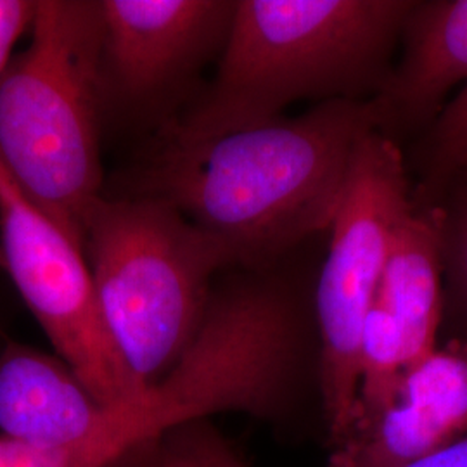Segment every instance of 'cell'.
Instances as JSON below:
<instances>
[{"label": "cell", "mask_w": 467, "mask_h": 467, "mask_svg": "<svg viewBox=\"0 0 467 467\" xmlns=\"http://www.w3.org/2000/svg\"><path fill=\"white\" fill-rule=\"evenodd\" d=\"M379 127L372 99L324 100L303 117L225 134L165 127L129 196L165 201L223 239L237 264H264L331 229L355 152Z\"/></svg>", "instance_id": "cell-1"}, {"label": "cell", "mask_w": 467, "mask_h": 467, "mask_svg": "<svg viewBox=\"0 0 467 467\" xmlns=\"http://www.w3.org/2000/svg\"><path fill=\"white\" fill-rule=\"evenodd\" d=\"M414 2L239 0L217 77L168 129L225 134L277 119L295 100L381 90Z\"/></svg>", "instance_id": "cell-2"}, {"label": "cell", "mask_w": 467, "mask_h": 467, "mask_svg": "<svg viewBox=\"0 0 467 467\" xmlns=\"http://www.w3.org/2000/svg\"><path fill=\"white\" fill-rule=\"evenodd\" d=\"M100 50V2L40 0L28 47L0 77V163L84 253L102 200Z\"/></svg>", "instance_id": "cell-3"}, {"label": "cell", "mask_w": 467, "mask_h": 467, "mask_svg": "<svg viewBox=\"0 0 467 467\" xmlns=\"http://www.w3.org/2000/svg\"><path fill=\"white\" fill-rule=\"evenodd\" d=\"M85 258L118 350L148 389L189 350L215 274L237 262L223 239L146 196H102L87 225Z\"/></svg>", "instance_id": "cell-4"}, {"label": "cell", "mask_w": 467, "mask_h": 467, "mask_svg": "<svg viewBox=\"0 0 467 467\" xmlns=\"http://www.w3.org/2000/svg\"><path fill=\"white\" fill-rule=\"evenodd\" d=\"M300 355V316L279 285L218 287L189 350L150 388L144 426L163 434L220 412L277 420L291 410Z\"/></svg>", "instance_id": "cell-5"}, {"label": "cell", "mask_w": 467, "mask_h": 467, "mask_svg": "<svg viewBox=\"0 0 467 467\" xmlns=\"http://www.w3.org/2000/svg\"><path fill=\"white\" fill-rule=\"evenodd\" d=\"M412 210L400 150L383 132L368 134L355 152L317 285L320 400L331 451L353 433L364 326L393 237Z\"/></svg>", "instance_id": "cell-6"}, {"label": "cell", "mask_w": 467, "mask_h": 467, "mask_svg": "<svg viewBox=\"0 0 467 467\" xmlns=\"http://www.w3.org/2000/svg\"><path fill=\"white\" fill-rule=\"evenodd\" d=\"M0 248L56 355L108 409L142 410L150 389L118 350L84 251L19 191L2 163Z\"/></svg>", "instance_id": "cell-7"}, {"label": "cell", "mask_w": 467, "mask_h": 467, "mask_svg": "<svg viewBox=\"0 0 467 467\" xmlns=\"http://www.w3.org/2000/svg\"><path fill=\"white\" fill-rule=\"evenodd\" d=\"M237 2L100 0L104 98L148 106L223 49Z\"/></svg>", "instance_id": "cell-8"}, {"label": "cell", "mask_w": 467, "mask_h": 467, "mask_svg": "<svg viewBox=\"0 0 467 467\" xmlns=\"http://www.w3.org/2000/svg\"><path fill=\"white\" fill-rule=\"evenodd\" d=\"M467 434V343L407 368L391 403L329 455L327 467H401Z\"/></svg>", "instance_id": "cell-9"}, {"label": "cell", "mask_w": 467, "mask_h": 467, "mask_svg": "<svg viewBox=\"0 0 467 467\" xmlns=\"http://www.w3.org/2000/svg\"><path fill=\"white\" fill-rule=\"evenodd\" d=\"M118 430L150 438L135 410L102 405L57 355L7 339L0 351V436L67 449Z\"/></svg>", "instance_id": "cell-10"}, {"label": "cell", "mask_w": 467, "mask_h": 467, "mask_svg": "<svg viewBox=\"0 0 467 467\" xmlns=\"http://www.w3.org/2000/svg\"><path fill=\"white\" fill-rule=\"evenodd\" d=\"M405 50L372 100L379 130L434 117L455 85L467 84V0L414 2L405 19Z\"/></svg>", "instance_id": "cell-11"}, {"label": "cell", "mask_w": 467, "mask_h": 467, "mask_svg": "<svg viewBox=\"0 0 467 467\" xmlns=\"http://www.w3.org/2000/svg\"><path fill=\"white\" fill-rule=\"evenodd\" d=\"M441 272V213L412 210L393 237L376 300L400 333L407 368L436 348Z\"/></svg>", "instance_id": "cell-12"}, {"label": "cell", "mask_w": 467, "mask_h": 467, "mask_svg": "<svg viewBox=\"0 0 467 467\" xmlns=\"http://www.w3.org/2000/svg\"><path fill=\"white\" fill-rule=\"evenodd\" d=\"M160 467H250L210 419L191 420L161 436Z\"/></svg>", "instance_id": "cell-13"}, {"label": "cell", "mask_w": 467, "mask_h": 467, "mask_svg": "<svg viewBox=\"0 0 467 467\" xmlns=\"http://www.w3.org/2000/svg\"><path fill=\"white\" fill-rule=\"evenodd\" d=\"M135 440L130 431L118 430L67 449H38L0 436V467H99Z\"/></svg>", "instance_id": "cell-14"}, {"label": "cell", "mask_w": 467, "mask_h": 467, "mask_svg": "<svg viewBox=\"0 0 467 467\" xmlns=\"http://www.w3.org/2000/svg\"><path fill=\"white\" fill-rule=\"evenodd\" d=\"M467 167V84L438 118L433 134L431 175L443 181Z\"/></svg>", "instance_id": "cell-15"}, {"label": "cell", "mask_w": 467, "mask_h": 467, "mask_svg": "<svg viewBox=\"0 0 467 467\" xmlns=\"http://www.w3.org/2000/svg\"><path fill=\"white\" fill-rule=\"evenodd\" d=\"M441 213V258L455 303L467 317V189Z\"/></svg>", "instance_id": "cell-16"}, {"label": "cell", "mask_w": 467, "mask_h": 467, "mask_svg": "<svg viewBox=\"0 0 467 467\" xmlns=\"http://www.w3.org/2000/svg\"><path fill=\"white\" fill-rule=\"evenodd\" d=\"M35 11L34 0H0V77L13 61L17 40L30 34Z\"/></svg>", "instance_id": "cell-17"}, {"label": "cell", "mask_w": 467, "mask_h": 467, "mask_svg": "<svg viewBox=\"0 0 467 467\" xmlns=\"http://www.w3.org/2000/svg\"><path fill=\"white\" fill-rule=\"evenodd\" d=\"M161 436L163 434L135 440L113 453L99 467H160Z\"/></svg>", "instance_id": "cell-18"}, {"label": "cell", "mask_w": 467, "mask_h": 467, "mask_svg": "<svg viewBox=\"0 0 467 467\" xmlns=\"http://www.w3.org/2000/svg\"><path fill=\"white\" fill-rule=\"evenodd\" d=\"M401 467H467V434Z\"/></svg>", "instance_id": "cell-19"}, {"label": "cell", "mask_w": 467, "mask_h": 467, "mask_svg": "<svg viewBox=\"0 0 467 467\" xmlns=\"http://www.w3.org/2000/svg\"><path fill=\"white\" fill-rule=\"evenodd\" d=\"M5 343H7V337L4 336V333H2V329H0V351L4 350Z\"/></svg>", "instance_id": "cell-20"}, {"label": "cell", "mask_w": 467, "mask_h": 467, "mask_svg": "<svg viewBox=\"0 0 467 467\" xmlns=\"http://www.w3.org/2000/svg\"><path fill=\"white\" fill-rule=\"evenodd\" d=\"M0 267L4 268V254H2V248H0Z\"/></svg>", "instance_id": "cell-21"}]
</instances>
